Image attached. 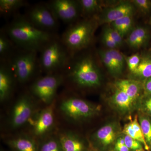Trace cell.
Here are the masks:
<instances>
[{"mask_svg":"<svg viewBox=\"0 0 151 151\" xmlns=\"http://www.w3.org/2000/svg\"><path fill=\"white\" fill-rule=\"evenodd\" d=\"M40 52V69L46 74L64 70L72 56L57 37L44 47Z\"/></svg>","mask_w":151,"mask_h":151,"instance_id":"obj_4","label":"cell"},{"mask_svg":"<svg viewBox=\"0 0 151 151\" xmlns=\"http://www.w3.org/2000/svg\"><path fill=\"white\" fill-rule=\"evenodd\" d=\"M144 107L145 110L151 115V95L145 100Z\"/></svg>","mask_w":151,"mask_h":151,"instance_id":"obj_34","label":"cell"},{"mask_svg":"<svg viewBox=\"0 0 151 151\" xmlns=\"http://www.w3.org/2000/svg\"><path fill=\"white\" fill-rule=\"evenodd\" d=\"M63 151H89L90 144L73 132H65L58 136Z\"/></svg>","mask_w":151,"mask_h":151,"instance_id":"obj_15","label":"cell"},{"mask_svg":"<svg viewBox=\"0 0 151 151\" xmlns=\"http://www.w3.org/2000/svg\"><path fill=\"white\" fill-rule=\"evenodd\" d=\"M24 17L34 26L47 32L54 33L59 26L58 20L47 3H40L33 6Z\"/></svg>","mask_w":151,"mask_h":151,"instance_id":"obj_8","label":"cell"},{"mask_svg":"<svg viewBox=\"0 0 151 151\" xmlns=\"http://www.w3.org/2000/svg\"><path fill=\"white\" fill-rule=\"evenodd\" d=\"M138 120L146 142L150 148L151 147V119L146 116H141Z\"/></svg>","mask_w":151,"mask_h":151,"instance_id":"obj_27","label":"cell"},{"mask_svg":"<svg viewBox=\"0 0 151 151\" xmlns=\"http://www.w3.org/2000/svg\"><path fill=\"white\" fill-rule=\"evenodd\" d=\"M149 37L150 32L147 28L139 26L133 29L128 35L126 42L132 48H139L147 43Z\"/></svg>","mask_w":151,"mask_h":151,"instance_id":"obj_17","label":"cell"},{"mask_svg":"<svg viewBox=\"0 0 151 151\" xmlns=\"http://www.w3.org/2000/svg\"><path fill=\"white\" fill-rule=\"evenodd\" d=\"M27 4L23 0H1L0 12L1 15L9 16Z\"/></svg>","mask_w":151,"mask_h":151,"instance_id":"obj_22","label":"cell"},{"mask_svg":"<svg viewBox=\"0 0 151 151\" xmlns=\"http://www.w3.org/2000/svg\"><path fill=\"white\" fill-rule=\"evenodd\" d=\"M97 23L94 18L84 19L70 24L65 30L60 39L71 55L90 45Z\"/></svg>","mask_w":151,"mask_h":151,"instance_id":"obj_3","label":"cell"},{"mask_svg":"<svg viewBox=\"0 0 151 151\" xmlns=\"http://www.w3.org/2000/svg\"><path fill=\"white\" fill-rule=\"evenodd\" d=\"M47 4L55 17L65 23L72 24L81 14L78 1L53 0Z\"/></svg>","mask_w":151,"mask_h":151,"instance_id":"obj_11","label":"cell"},{"mask_svg":"<svg viewBox=\"0 0 151 151\" xmlns=\"http://www.w3.org/2000/svg\"><path fill=\"white\" fill-rule=\"evenodd\" d=\"M37 52L22 50L14 53L7 61L17 81L24 84L33 77L38 68H40Z\"/></svg>","mask_w":151,"mask_h":151,"instance_id":"obj_5","label":"cell"},{"mask_svg":"<svg viewBox=\"0 0 151 151\" xmlns=\"http://www.w3.org/2000/svg\"><path fill=\"white\" fill-rule=\"evenodd\" d=\"M125 58L129 70L132 73H133L137 68L140 62L141 56L138 54H135L127 57L125 56Z\"/></svg>","mask_w":151,"mask_h":151,"instance_id":"obj_30","label":"cell"},{"mask_svg":"<svg viewBox=\"0 0 151 151\" xmlns=\"http://www.w3.org/2000/svg\"><path fill=\"white\" fill-rule=\"evenodd\" d=\"M60 109L65 117L74 121L90 119L98 112L96 105L74 97H68L63 100L60 105Z\"/></svg>","mask_w":151,"mask_h":151,"instance_id":"obj_7","label":"cell"},{"mask_svg":"<svg viewBox=\"0 0 151 151\" xmlns=\"http://www.w3.org/2000/svg\"><path fill=\"white\" fill-rule=\"evenodd\" d=\"M136 9L144 14H147L151 10V1L149 0H134L131 1Z\"/></svg>","mask_w":151,"mask_h":151,"instance_id":"obj_31","label":"cell"},{"mask_svg":"<svg viewBox=\"0 0 151 151\" xmlns=\"http://www.w3.org/2000/svg\"><path fill=\"white\" fill-rule=\"evenodd\" d=\"M112 100L117 108L124 111L130 110L135 101L126 93L118 89L113 95Z\"/></svg>","mask_w":151,"mask_h":151,"instance_id":"obj_21","label":"cell"},{"mask_svg":"<svg viewBox=\"0 0 151 151\" xmlns=\"http://www.w3.org/2000/svg\"></svg>","mask_w":151,"mask_h":151,"instance_id":"obj_39","label":"cell"},{"mask_svg":"<svg viewBox=\"0 0 151 151\" xmlns=\"http://www.w3.org/2000/svg\"></svg>","mask_w":151,"mask_h":151,"instance_id":"obj_40","label":"cell"},{"mask_svg":"<svg viewBox=\"0 0 151 151\" xmlns=\"http://www.w3.org/2000/svg\"><path fill=\"white\" fill-rule=\"evenodd\" d=\"M12 151H38V140L33 136L22 135L6 142Z\"/></svg>","mask_w":151,"mask_h":151,"instance_id":"obj_16","label":"cell"},{"mask_svg":"<svg viewBox=\"0 0 151 151\" xmlns=\"http://www.w3.org/2000/svg\"><path fill=\"white\" fill-rule=\"evenodd\" d=\"M125 143L131 151H144L145 149L142 144L128 135L123 136Z\"/></svg>","mask_w":151,"mask_h":151,"instance_id":"obj_28","label":"cell"},{"mask_svg":"<svg viewBox=\"0 0 151 151\" xmlns=\"http://www.w3.org/2000/svg\"><path fill=\"white\" fill-rule=\"evenodd\" d=\"M133 16L124 17L115 21L110 24V26L117 31L124 38L133 29Z\"/></svg>","mask_w":151,"mask_h":151,"instance_id":"obj_23","label":"cell"},{"mask_svg":"<svg viewBox=\"0 0 151 151\" xmlns=\"http://www.w3.org/2000/svg\"><path fill=\"white\" fill-rule=\"evenodd\" d=\"M145 87L146 92L151 95V77L147 79L145 84Z\"/></svg>","mask_w":151,"mask_h":151,"instance_id":"obj_35","label":"cell"},{"mask_svg":"<svg viewBox=\"0 0 151 151\" xmlns=\"http://www.w3.org/2000/svg\"><path fill=\"white\" fill-rule=\"evenodd\" d=\"M12 42L4 31L0 34V56L1 60H7L14 54Z\"/></svg>","mask_w":151,"mask_h":151,"instance_id":"obj_24","label":"cell"},{"mask_svg":"<svg viewBox=\"0 0 151 151\" xmlns=\"http://www.w3.org/2000/svg\"><path fill=\"white\" fill-rule=\"evenodd\" d=\"M104 30L109 35L113 41L119 46L121 47L124 43V38L116 29L111 27V26H107L104 28Z\"/></svg>","mask_w":151,"mask_h":151,"instance_id":"obj_29","label":"cell"},{"mask_svg":"<svg viewBox=\"0 0 151 151\" xmlns=\"http://www.w3.org/2000/svg\"><path fill=\"white\" fill-rule=\"evenodd\" d=\"M65 69H67L68 79L80 88H96L101 84L100 70L90 55H85L73 61L70 59Z\"/></svg>","mask_w":151,"mask_h":151,"instance_id":"obj_2","label":"cell"},{"mask_svg":"<svg viewBox=\"0 0 151 151\" xmlns=\"http://www.w3.org/2000/svg\"><path fill=\"white\" fill-rule=\"evenodd\" d=\"M119 130L116 123L105 124L92 135L90 145L97 151H113Z\"/></svg>","mask_w":151,"mask_h":151,"instance_id":"obj_10","label":"cell"},{"mask_svg":"<svg viewBox=\"0 0 151 151\" xmlns=\"http://www.w3.org/2000/svg\"><path fill=\"white\" fill-rule=\"evenodd\" d=\"M89 151H97L95 150V149L93 148L92 147H91V145H90V149H89Z\"/></svg>","mask_w":151,"mask_h":151,"instance_id":"obj_36","label":"cell"},{"mask_svg":"<svg viewBox=\"0 0 151 151\" xmlns=\"http://www.w3.org/2000/svg\"><path fill=\"white\" fill-rule=\"evenodd\" d=\"M5 32L11 40L23 50L40 52L55 34L41 30L34 26L24 16L17 15L6 27Z\"/></svg>","mask_w":151,"mask_h":151,"instance_id":"obj_1","label":"cell"},{"mask_svg":"<svg viewBox=\"0 0 151 151\" xmlns=\"http://www.w3.org/2000/svg\"><path fill=\"white\" fill-rule=\"evenodd\" d=\"M34 102L31 95L22 94L17 100L11 111L9 119L11 127L18 129L26 124L34 113Z\"/></svg>","mask_w":151,"mask_h":151,"instance_id":"obj_9","label":"cell"},{"mask_svg":"<svg viewBox=\"0 0 151 151\" xmlns=\"http://www.w3.org/2000/svg\"><path fill=\"white\" fill-rule=\"evenodd\" d=\"M150 24H151V20H150Z\"/></svg>","mask_w":151,"mask_h":151,"instance_id":"obj_38","label":"cell"},{"mask_svg":"<svg viewBox=\"0 0 151 151\" xmlns=\"http://www.w3.org/2000/svg\"><path fill=\"white\" fill-rule=\"evenodd\" d=\"M54 101L35 115L32 124L33 137L37 139L48 135L55 124Z\"/></svg>","mask_w":151,"mask_h":151,"instance_id":"obj_12","label":"cell"},{"mask_svg":"<svg viewBox=\"0 0 151 151\" xmlns=\"http://www.w3.org/2000/svg\"><path fill=\"white\" fill-rule=\"evenodd\" d=\"M38 151H63L58 136H47L38 139Z\"/></svg>","mask_w":151,"mask_h":151,"instance_id":"obj_20","label":"cell"},{"mask_svg":"<svg viewBox=\"0 0 151 151\" xmlns=\"http://www.w3.org/2000/svg\"><path fill=\"white\" fill-rule=\"evenodd\" d=\"M1 151H5L4 150H3V149H1Z\"/></svg>","mask_w":151,"mask_h":151,"instance_id":"obj_37","label":"cell"},{"mask_svg":"<svg viewBox=\"0 0 151 151\" xmlns=\"http://www.w3.org/2000/svg\"><path fill=\"white\" fill-rule=\"evenodd\" d=\"M113 151H131L126 145L123 136L117 138Z\"/></svg>","mask_w":151,"mask_h":151,"instance_id":"obj_33","label":"cell"},{"mask_svg":"<svg viewBox=\"0 0 151 151\" xmlns=\"http://www.w3.org/2000/svg\"><path fill=\"white\" fill-rule=\"evenodd\" d=\"M81 9V14L89 16L99 10L100 1L97 0H80L78 1Z\"/></svg>","mask_w":151,"mask_h":151,"instance_id":"obj_26","label":"cell"},{"mask_svg":"<svg viewBox=\"0 0 151 151\" xmlns=\"http://www.w3.org/2000/svg\"><path fill=\"white\" fill-rule=\"evenodd\" d=\"M117 89L122 90L134 100L139 96L141 86L139 82L130 79H123L116 82Z\"/></svg>","mask_w":151,"mask_h":151,"instance_id":"obj_19","label":"cell"},{"mask_svg":"<svg viewBox=\"0 0 151 151\" xmlns=\"http://www.w3.org/2000/svg\"><path fill=\"white\" fill-rule=\"evenodd\" d=\"M15 77L6 60H1L0 65V100H8L14 90Z\"/></svg>","mask_w":151,"mask_h":151,"instance_id":"obj_14","label":"cell"},{"mask_svg":"<svg viewBox=\"0 0 151 151\" xmlns=\"http://www.w3.org/2000/svg\"><path fill=\"white\" fill-rule=\"evenodd\" d=\"M64 80L61 73L46 74L34 81L31 85V93L43 103L50 105L54 102L58 89Z\"/></svg>","mask_w":151,"mask_h":151,"instance_id":"obj_6","label":"cell"},{"mask_svg":"<svg viewBox=\"0 0 151 151\" xmlns=\"http://www.w3.org/2000/svg\"><path fill=\"white\" fill-rule=\"evenodd\" d=\"M101 39L104 45L107 47L108 49H117L119 47V46L113 41L109 35L104 29L102 33Z\"/></svg>","mask_w":151,"mask_h":151,"instance_id":"obj_32","label":"cell"},{"mask_svg":"<svg viewBox=\"0 0 151 151\" xmlns=\"http://www.w3.org/2000/svg\"><path fill=\"white\" fill-rule=\"evenodd\" d=\"M140 79H148L151 77V57L145 56L141 57L137 68L132 73Z\"/></svg>","mask_w":151,"mask_h":151,"instance_id":"obj_25","label":"cell"},{"mask_svg":"<svg viewBox=\"0 0 151 151\" xmlns=\"http://www.w3.org/2000/svg\"><path fill=\"white\" fill-rule=\"evenodd\" d=\"M123 133L124 134L128 135L133 139L140 142L144 146L145 150L149 151L150 147L143 134L137 116H135L133 121L125 125L123 129Z\"/></svg>","mask_w":151,"mask_h":151,"instance_id":"obj_18","label":"cell"},{"mask_svg":"<svg viewBox=\"0 0 151 151\" xmlns=\"http://www.w3.org/2000/svg\"><path fill=\"white\" fill-rule=\"evenodd\" d=\"M135 9L131 1H124L105 9L96 19L98 23L100 24H110L124 17L133 15Z\"/></svg>","mask_w":151,"mask_h":151,"instance_id":"obj_13","label":"cell"}]
</instances>
